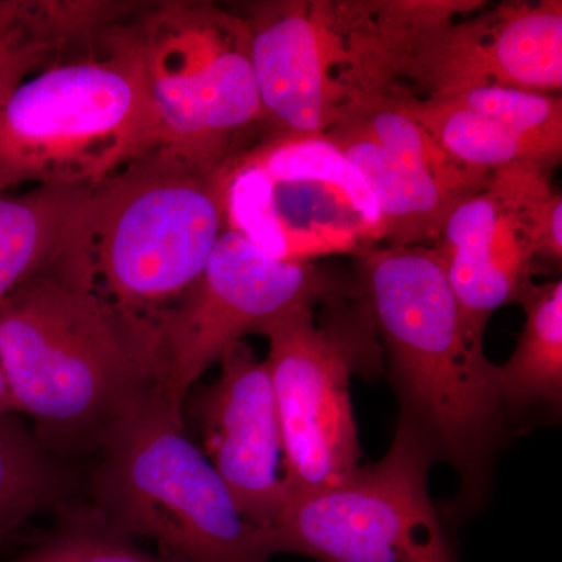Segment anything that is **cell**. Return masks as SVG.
<instances>
[{
    "label": "cell",
    "mask_w": 562,
    "mask_h": 562,
    "mask_svg": "<svg viewBox=\"0 0 562 562\" xmlns=\"http://www.w3.org/2000/svg\"><path fill=\"white\" fill-rule=\"evenodd\" d=\"M432 247L462 313L484 335L492 313L522 301L539 266H561L562 195L552 172L528 165L492 172Z\"/></svg>",
    "instance_id": "cell-12"
},
{
    "label": "cell",
    "mask_w": 562,
    "mask_h": 562,
    "mask_svg": "<svg viewBox=\"0 0 562 562\" xmlns=\"http://www.w3.org/2000/svg\"><path fill=\"white\" fill-rule=\"evenodd\" d=\"M452 0L414 36L394 92L442 98L482 87L561 94L562 2Z\"/></svg>",
    "instance_id": "cell-13"
},
{
    "label": "cell",
    "mask_w": 562,
    "mask_h": 562,
    "mask_svg": "<svg viewBox=\"0 0 562 562\" xmlns=\"http://www.w3.org/2000/svg\"><path fill=\"white\" fill-rule=\"evenodd\" d=\"M18 413L14 406L13 397H11L9 386H7L3 373L0 371V416H11Z\"/></svg>",
    "instance_id": "cell-23"
},
{
    "label": "cell",
    "mask_w": 562,
    "mask_h": 562,
    "mask_svg": "<svg viewBox=\"0 0 562 562\" xmlns=\"http://www.w3.org/2000/svg\"><path fill=\"white\" fill-rule=\"evenodd\" d=\"M198 398L202 450L249 522L266 528L284 502L283 439L271 376L246 341L222 355Z\"/></svg>",
    "instance_id": "cell-14"
},
{
    "label": "cell",
    "mask_w": 562,
    "mask_h": 562,
    "mask_svg": "<svg viewBox=\"0 0 562 562\" xmlns=\"http://www.w3.org/2000/svg\"><path fill=\"white\" fill-rule=\"evenodd\" d=\"M497 121L522 143L539 168L552 172L562 158L561 94L482 87L442 95Z\"/></svg>",
    "instance_id": "cell-20"
},
{
    "label": "cell",
    "mask_w": 562,
    "mask_h": 562,
    "mask_svg": "<svg viewBox=\"0 0 562 562\" xmlns=\"http://www.w3.org/2000/svg\"><path fill=\"white\" fill-rule=\"evenodd\" d=\"M92 187L0 194V303L60 258Z\"/></svg>",
    "instance_id": "cell-17"
},
{
    "label": "cell",
    "mask_w": 562,
    "mask_h": 562,
    "mask_svg": "<svg viewBox=\"0 0 562 562\" xmlns=\"http://www.w3.org/2000/svg\"><path fill=\"white\" fill-rule=\"evenodd\" d=\"M325 135L368 183L382 217V244L438 243L450 213L476 194L395 154L347 122H338Z\"/></svg>",
    "instance_id": "cell-15"
},
{
    "label": "cell",
    "mask_w": 562,
    "mask_h": 562,
    "mask_svg": "<svg viewBox=\"0 0 562 562\" xmlns=\"http://www.w3.org/2000/svg\"><path fill=\"white\" fill-rule=\"evenodd\" d=\"M525 324L509 360L497 364L508 427L557 419L562 406V281L532 283L519 302Z\"/></svg>",
    "instance_id": "cell-16"
},
{
    "label": "cell",
    "mask_w": 562,
    "mask_h": 562,
    "mask_svg": "<svg viewBox=\"0 0 562 562\" xmlns=\"http://www.w3.org/2000/svg\"><path fill=\"white\" fill-rule=\"evenodd\" d=\"M261 336L283 439L284 498L338 486L360 468L351 379H375L383 368L360 281L353 291L284 314Z\"/></svg>",
    "instance_id": "cell-7"
},
{
    "label": "cell",
    "mask_w": 562,
    "mask_h": 562,
    "mask_svg": "<svg viewBox=\"0 0 562 562\" xmlns=\"http://www.w3.org/2000/svg\"><path fill=\"white\" fill-rule=\"evenodd\" d=\"M427 446L398 424L382 460L338 486L290 495L265 530L269 552L317 562H462L432 502Z\"/></svg>",
    "instance_id": "cell-10"
},
{
    "label": "cell",
    "mask_w": 562,
    "mask_h": 562,
    "mask_svg": "<svg viewBox=\"0 0 562 562\" xmlns=\"http://www.w3.org/2000/svg\"><path fill=\"white\" fill-rule=\"evenodd\" d=\"M57 472L40 443L11 416H0V539L55 497Z\"/></svg>",
    "instance_id": "cell-21"
},
{
    "label": "cell",
    "mask_w": 562,
    "mask_h": 562,
    "mask_svg": "<svg viewBox=\"0 0 562 562\" xmlns=\"http://www.w3.org/2000/svg\"><path fill=\"white\" fill-rule=\"evenodd\" d=\"M224 224L276 260L360 257L383 243L368 183L327 135H271L221 172Z\"/></svg>",
    "instance_id": "cell-9"
},
{
    "label": "cell",
    "mask_w": 562,
    "mask_h": 562,
    "mask_svg": "<svg viewBox=\"0 0 562 562\" xmlns=\"http://www.w3.org/2000/svg\"><path fill=\"white\" fill-rule=\"evenodd\" d=\"M390 95L462 165L491 173L516 165L539 168L508 128L482 113L447 98L414 99L398 92Z\"/></svg>",
    "instance_id": "cell-19"
},
{
    "label": "cell",
    "mask_w": 562,
    "mask_h": 562,
    "mask_svg": "<svg viewBox=\"0 0 562 562\" xmlns=\"http://www.w3.org/2000/svg\"><path fill=\"white\" fill-rule=\"evenodd\" d=\"M138 20L144 72L162 146L220 172L269 136L243 14L209 2H161Z\"/></svg>",
    "instance_id": "cell-8"
},
{
    "label": "cell",
    "mask_w": 562,
    "mask_h": 562,
    "mask_svg": "<svg viewBox=\"0 0 562 562\" xmlns=\"http://www.w3.org/2000/svg\"><path fill=\"white\" fill-rule=\"evenodd\" d=\"M357 286V276L276 260L225 228L201 279L151 328L147 350L155 387L181 414L192 384L236 342L261 335L284 314Z\"/></svg>",
    "instance_id": "cell-11"
},
{
    "label": "cell",
    "mask_w": 562,
    "mask_h": 562,
    "mask_svg": "<svg viewBox=\"0 0 562 562\" xmlns=\"http://www.w3.org/2000/svg\"><path fill=\"white\" fill-rule=\"evenodd\" d=\"M441 0H265L246 7L269 135H325L386 95Z\"/></svg>",
    "instance_id": "cell-5"
},
{
    "label": "cell",
    "mask_w": 562,
    "mask_h": 562,
    "mask_svg": "<svg viewBox=\"0 0 562 562\" xmlns=\"http://www.w3.org/2000/svg\"><path fill=\"white\" fill-rule=\"evenodd\" d=\"M131 9L74 36L0 105V194L92 187L162 146Z\"/></svg>",
    "instance_id": "cell-2"
},
{
    "label": "cell",
    "mask_w": 562,
    "mask_h": 562,
    "mask_svg": "<svg viewBox=\"0 0 562 562\" xmlns=\"http://www.w3.org/2000/svg\"><path fill=\"white\" fill-rule=\"evenodd\" d=\"M14 562H169L132 547L109 528L72 527Z\"/></svg>",
    "instance_id": "cell-22"
},
{
    "label": "cell",
    "mask_w": 562,
    "mask_h": 562,
    "mask_svg": "<svg viewBox=\"0 0 562 562\" xmlns=\"http://www.w3.org/2000/svg\"><path fill=\"white\" fill-rule=\"evenodd\" d=\"M98 498L106 528L160 547L169 562H269L262 528L239 512L183 417L157 387L103 435Z\"/></svg>",
    "instance_id": "cell-6"
},
{
    "label": "cell",
    "mask_w": 562,
    "mask_h": 562,
    "mask_svg": "<svg viewBox=\"0 0 562 562\" xmlns=\"http://www.w3.org/2000/svg\"><path fill=\"white\" fill-rule=\"evenodd\" d=\"M221 172L169 147L94 184L57 265L147 351L155 322L201 279L224 224Z\"/></svg>",
    "instance_id": "cell-3"
},
{
    "label": "cell",
    "mask_w": 562,
    "mask_h": 562,
    "mask_svg": "<svg viewBox=\"0 0 562 562\" xmlns=\"http://www.w3.org/2000/svg\"><path fill=\"white\" fill-rule=\"evenodd\" d=\"M120 9L94 0H0V105L74 36Z\"/></svg>",
    "instance_id": "cell-18"
},
{
    "label": "cell",
    "mask_w": 562,
    "mask_h": 562,
    "mask_svg": "<svg viewBox=\"0 0 562 562\" xmlns=\"http://www.w3.org/2000/svg\"><path fill=\"white\" fill-rule=\"evenodd\" d=\"M357 258L355 276L390 366L398 424L419 436L435 462L457 472L460 491L446 513L469 516L490 495L495 458L509 435L497 364L462 313L435 247L379 244Z\"/></svg>",
    "instance_id": "cell-1"
},
{
    "label": "cell",
    "mask_w": 562,
    "mask_h": 562,
    "mask_svg": "<svg viewBox=\"0 0 562 562\" xmlns=\"http://www.w3.org/2000/svg\"><path fill=\"white\" fill-rule=\"evenodd\" d=\"M0 371L16 412L55 441L101 442L155 386L124 324L57 262L0 303Z\"/></svg>",
    "instance_id": "cell-4"
}]
</instances>
